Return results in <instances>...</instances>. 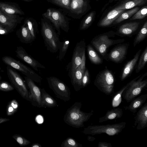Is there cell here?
<instances>
[{
	"instance_id": "obj_25",
	"label": "cell",
	"mask_w": 147,
	"mask_h": 147,
	"mask_svg": "<svg viewBox=\"0 0 147 147\" xmlns=\"http://www.w3.org/2000/svg\"><path fill=\"white\" fill-rule=\"evenodd\" d=\"M147 99V94L141 95L135 98L128 106L125 107V109L128 110L132 113H136L137 109L140 107Z\"/></svg>"
},
{
	"instance_id": "obj_36",
	"label": "cell",
	"mask_w": 147,
	"mask_h": 147,
	"mask_svg": "<svg viewBox=\"0 0 147 147\" xmlns=\"http://www.w3.org/2000/svg\"><path fill=\"white\" fill-rule=\"evenodd\" d=\"M70 41L68 40L65 39L63 41L60 42L59 49V53L58 59L60 61L62 60L65 56L68 50Z\"/></svg>"
},
{
	"instance_id": "obj_15",
	"label": "cell",
	"mask_w": 147,
	"mask_h": 147,
	"mask_svg": "<svg viewBox=\"0 0 147 147\" xmlns=\"http://www.w3.org/2000/svg\"><path fill=\"white\" fill-rule=\"evenodd\" d=\"M86 69V56L84 53L81 64L70 77L72 85L76 91H79L82 88V80Z\"/></svg>"
},
{
	"instance_id": "obj_20",
	"label": "cell",
	"mask_w": 147,
	"mask_h": 147,
	"mask_svg": "<svg viewBox=\"0 0 147 147\" xmlns=\"http://www.w3.org/2000/svg\"><path fill=\"white\" fill-rule=\"evenodd\" d=\"M125 11V10H118L113 9L98 21L97 24V26L102 27L110 26L114 21Z\"/></svg>"
},
{
	"instance_id": "obj_37",
	"label": "cell",
	"mask_w": 147,
	"mask_h": 147,
	"mask_svg": "<svg viewBox=\"0 0 147 147\" xmlns=\"http://www.w3.org/2000/svg\"><path fill=\"white\" fill-rule=\"evenodd\" d=\"M49 3L59 6L66 11L69 9L71 0H47Z\"/></svg>"
},
{
	"instance_id": "obj_28",
	"label": "cell",
	"mask_w": 147,
	"mask_h": 147,
	"mask_svg": "<svg viewBox=\"0 0 147 147\" xmlns=\"http://www.w3.org/2000/svg\"><path fill=\"white\" fill-rule=\"evenodd\" d=\"M96 15L95 11H91L87 14L81 21L79 26L80 30H85L88 29L94 21Z\"/></svg>"
},
{
	"instance_id": "obj_31",
	"label": "cell",
	"mask_w": 147,
	"mask_h": 147,
	"mask_svg": "<svg viewBox=\"0 0 147 147\" xmlns=\"http://www.w3.org/2000/svg\"><path fill=\"white\" fill-rule=\"evenodd\" d=\"M133 80L134 79L116 93L112 100L111 104L112 107L113 108L117 107L122 102V96L123 93Z\"/></svg>"
},
{
	"instance_id": "obj_23",
	"label": "cell",
	"mask_w": 147,
	"mask_h": 147,
	"mask_svg": "<svg viewBox=\"0 0 147 147\" xmlns=\"http://www.w3.org/2000/svg\"><path fill=\"white\" fill-rule=\"evenodd\" d=\"M16 35L22 43H30L34 40L27 25L24 23L16 32Z\"/></svg>"
},
{
	"instance_id": "obj_40",
	"label": "cell",
	"mask_w": 147,
	"mask_h": 147,
	"mask_svg": "<svg viewBox=\"0 0 147 147\" xmlns=\"http://www.w3.org/2000/svg\"><path fill=\"white\" fill-rule=\"evenodd\" d=\"M12 137L21 146H26L30 143L29 140L21 135L15 134L12 136Z\"/></svg>"
},
{
	"instance_id": "obj_1",
	"label": "cell",
	"mask_w": 147,
	"mask_h": 147,
	"mask_svg": "<svg viewBox=\"0 0 147 147\" xmlns=\"http://www.w3.org/2000/svg\"><path fill=\"white\" fill-rule=\"evenodd\" d=\"M82 104L80 102L74 103L66 111L63 118L68 125L76 128L84 126V123L87 121L93 115L94 111L86 113L81 110Z\"/></svg>"
},
{
	"instance_id": "obj_35",
	"label": "cell",
	"mask_w": 147,
	"mask_h": 147,
	"mask_svg": "<svg viewBox=\"0 0 147 147\" xmlns=\"http://www.w3.org/2000/svg\"><path fill=\"white\" fill-rule=\"evenodd\" d=\"M19 107V104L16 100L13 99L10 101L7 106V115L11 116L14 114L17 111Z\"/></svg>"
},
{
	"instance_id": "obj_19",
	"label": "cell",
	"mask_w": 147,
	"mask_h": 147,
	"mask_svg": "<svg viewBox=\"0 0 147 147\" xmlns=\"http://www.w3.org/2000/svg\"><path fill=\"white\" fill-rule=\"evenodd\" d=\"M24 18L18 15H7L0 10V24L12 29L14 30L17 24L20 23Z\"/></svg>"
},
{
	"instance_id": "obj_10",
	"label": "cell",
	"mask_w": 147,
	"mask_h": 147,
	"mask_svg": "<svg viewBox=\"0 0 147 147\" xmlns=\"http://www.w3.org/2000/svg\"><path fill=\"white\" fill-rule=\"evenodd\" d=\"M47 79L49 88L53 91L57 97L65 102L71 99L70 89L63 82L53 76L48 77Z\"/></svg>"
},
{
	"instance_id": "obj_52",
	"label": "cell",
	"mask_w": 147,
	"mask_h": 147,
	"mask_svg": "<svg viewBox=\"0 0 147 147\" xmlns=\"http://www.w3.org/2000/svg\"><path fill=\"white\" fill-rule=\"evenodd\" d=\"M1 68L0 66V70H1Z\"/></svg>"
},
{
	"instance_id": "obj_17",
	"label": "cell",
	"mask_w": 147,
	"mask_h": 147,
	"mask_svg": "<svg viewBox=\"0 0 147 147\" xmlns=\"http://www.w3.org/2000/svg\"><path fill=\"white\" fill-rule=\"evenodd\" d=\"M140 24V22H136L123 24L118 27L115 32V35L121 37H131L136 33Z\"/></svg>"
},
{
	"instance_id": "obj_5",
	"label": "cell",
	"mask_w": 147,
	"mask_h": 147,
	"mask_svg": "<svg viewBox=\"0 0 147 147\" xmlns=\"http://www.w3.org/2000/svg\"><path fill=\"white\" fill-rule=\"evenodd\" d=\"M115 82V78L112 72L105 69L97 74L94 84L101 92L107 95H110L113 92Z\"/></svg>"
},
{
	"instance_id": "obj_14",
	"label": "cell",
	"mask_w": 147,
	"mask_h": 147,
	"mask_svg": "<svg viewBox=\"0 0 147 147\" xmlns=\"http://www.w3.org/2000/svg\"><path fill=\"white\" fill-rule=\"evenodd\" d=\"M25 82L29 88V97L32 105L38 108H41V94L40 88L38 86L30 79L24 77Z\"/></svg>"
},
{
	"instance_id": "obj_38",
	"label": "cell",
	"mask_w": 147,
	"mask_h": 147,
	"mask_svg": "<svg viewBox=\"0 0 147 147\" xmlns=\"http://www.w3.org/2000/svg\"><path fill=\"white\" fill-rule=\"evenodd\" d=\"M147 15V6H144L140 9L130 19V20L142 19Z\"/></svg>"
},
{
	"instance_id": "obj_26",
	"label": "cell",
	"mask_w": 147,
	"mask_h": 147,
	"mask_svg": "<svg viewBox=\"0 0 147 147\" xmlns=\"http://www.w3.org/2000/svg\"><path fill=\"white\" fill-rule=\"evenodd\" d=\"M147 0H125L115 7V9L126 10L131 9L137 6L144 5L146 3Z\"/></svg>"
},
{
	"instance_id": "obj_8",
	"label": "cell",
	"mask_w": 147,
	"mask_h": 147,
	"mask_svg": "<svg viewBox=\"0 0 147 147\" xmlns=\"http://www.w3.org/2000/svg\"><path fill=\"white\" fill-rule=\"evenodd\" d=\"M6 69L8 77L12 86L22 98L30 101L29 92L22 76L10 66L8 65Z\"/></svg>"
},
{
	"instance_id": "obj_30",
	"label": "cell",
	"mask_w": 147,
	"mask_h": 147,
	"mask_svg": "<svg viewBox=\"0 0 147 147\" xmlns=\"http://www.w3.org/2000/svg\"><path fill=\"white\" fill-rule=\"evenodd\" d=\"M24 23L27 26L30 34L34 40L38 32V26L37 22L33 18H29L25 20Z\"/></svg>"
},
{
	"instance_id": "obj_39",
	"label": "cell",
	"mask_w": 147,
	"mask_h": 147,
	"mask_svg": "<svg viewBox=\"0 0 147 147\" xmlns=\"http://www.w3.org/2000/svg\"><path fill=\"white\" fill-rule=\"evenodd\" d=\"M61 147H82V144L78 142L74 139L68 137L63 142L61 145Z\"/></svg>"
},
{
	"instance_id": "obj_6",
	"label": "cell",
	"mask_w": 147,
	"mask_h": 147,
	"mask_svg": "<svg viewBox=\"0 0 147 147\" xmlns=\"http://www.w3.org/2000/svg\"><path fill=\"white\" fill-rule=\"evenodd\" d=\"M124 122L106 125H89L85 128L83 131L85 134L92 136L102 134H105L109 136L117 135L121 132L125 127Z\"/></svg>"
},
{
	"instance_id": "obj_18",
	"label": "cell",
	"mask_w": 147,
	"mask_h": 147,
	"mask_svg": "<svg viewBox=\"0 0 147 147\" xmlns=\"http://www.w3.org/2000/svg\"><path fill=\"white\" fill-rule=\"evenodd\" d=\"M141 51V49H140L136 53L134 57L125 65L120 76V79L121 81L124 80L129 76L136 68Z\"/></svg>"
},
{
	"instance_id": "obj_32",
	"label": "cell",
	"mask_w": 147,
	"mask_h": 147,
	"mask_svg": "<svg viewBox=\"0 0 147 147\" xmlns=\"http://www.w3.org/2000/svg\"><path fill=\"white\" fill-rule=\"evenodd\" d=\"M140 9L139 7H136L131 8L127 11L124 12L114 21L112 24L115 25L119 24L123 21L130 18Z\"/></svg>"
},
{
	"instance_id": "obj_3",
	"label": "cell",
	"mask_w": 147,
	"mask_h": 147,
	"mask_svg": "<svg viewBox=\"0 0 147 147\" xmlns=\"http://www.w3.org/2000/svg\"><path fill=\"white\" fill-rule=\"evenodd\" d=\"M41 25V34L47 50L53 53L57 52L60 42L59 35L48 20L44 18H42Z\"/></svg>"
},
{
	"instance_id": "obj_21",
	"label": "cell",
	"mask_w": 147,
	"mask_h": 147,
	"mask_svg": "<svg viewBox=\"0 0 147 147\" xmlns=\"http://www.w3.org/2000/svg\"><path fill=\"white\" fill-rule=\"evenodd\" d=\"M140 130L147 127V103H146L137 113L135 119L134 126Z\"/></svg>"
},
{
	"instance_id": "obj_47",
	"label": "cell",
	"mask_w": 147,
	"mask_h": 147,
	"mask_svg": "<svg viewBox=\"0 0 147 147\" xmlns=\"http://www.w3.org/2000/svg\"><path fill=\"white\" fill-rule=\"evenodd\" d=\"M87 138L88 140L91 141H93L95 139L94 138L90 136H88Z\"/></svg>"
},
{
	"instance_id": "obj_4",
	"label": "cell",
	"mask_w": 147,
	"mask_h": 147,
	"mask_svg": "<svg viewBox=\"0 0 147 147\" xmlns=\"http://www.w3.org/2000/svg\"><path fill=\"white\" fill-rule=\"evenodd\" d=\"M63 10L50 8L42 14L43 18L48 20L52 24L57 34H60V29L66 32L69 29V19Z\"/></svg>"
},
{
	"instance_id": "obj_33",
	"label": "cell",
	"mask_w": 147,
	"mask_h": 147,
	"mask_svg": "<svg viewBox=\"0 0 147 147\" xmlns=\"http://www.w3.org/2000/svg\"><path fill=\"white\" fill-rule=\"evenodd\" d=\"M147 35V21H146L134 39V47H135L137 44L142 41L146 37Z\"/></svg>"
},
{
	"instance_id": "obj_45",
	"label": "cell",
	"mask_w": 147,
	"mask_h": 147,
	"mask_svg": "<svg viewBox=\"0 0 147 147\" xmlns=\"http://www.w3.org/2000/svg\"><path fill=\"white\" fill-rule=\"evenodd\" d=\"M9 119L5 118L0 117V124L9 121Z\"/></svg>"
},
{
	"instance_id": "obj_43",
	"label": "cell",
	"mask_w": 147,
	"mask_h": 147,
	"mask_svg": "<svg viewBox=\"0 0 147 147\" xmlns=\"http://www.w3.org/2000/svg\"><path fill=\"white\" fill-rule=\"evenodd\" d=\"M13 29L0 24V34L5 35L12 32Z\"/></svg>"
},
{
	"instance_id": "obj_41",
	"label": "cell",
	"mask_w": 147,
	"mask_h": 147,
	"mask_svg": "<svg viewBox=\"0 0 147 147\" xmlns=\"http://www.w3.org/2000/svg\"><path fill=\"white\" fill-rule=\"evenodd\" d=\"M14 88L8 82L2 81L0 82V90L8 92L14 90Z\"/></svg>"
},
{
	"instance_id": "obj_2",
	"label": "cell",
	"mask_w": 147,
	"mask_h": 147,
	"mask_svg": "<svg viewBox=\"0 0 147 147\" xmlns=\"http://www.w3.org/2000/svg\"><path fill=\"white\" fill-rule=\"evenodd\" d=\"M115 32L113 31L99 34L92 40L90 43L99 53L102 58L108 61L107 51L109 48L113 45L121 43L125 41L124 39L114 40L110 38L115 36Z\"/></svg>"
},
{
	"instance_id": "obj_7",
	"label": "cell",
	"mask_w": 147,
	"mask_h": 147,
	"mask_svg": "<svg viewBox=\"0 0 147 147\" xmlns=\"http://www.w3.org/2000/svg\"><path fill=\"white\" fill-rule=\"evenodd\" d=\"M147 76L146 72L140 75L134 79L123 93L122 96L127 102L136 98L147 86V79L144 80Z\"/></svg>"
},
{
	"instance_id": "obj_49",
	"label": "cell",
	"mask_w": 147,
	"mask_h": 147,
	"mask_svg": "<svg viewBox=\"0 0 147 147\" xmlns=\"http://www.w3.org/2000/svg\"><path fill=\"white\" fill-rule=\"evenodd\" d=\"M114 0H109V2L110 3H111Z\"/></svg>"
},
{
	"instance_id": "obj_9",
	"label": "cell",
	"mask_w": 147,
	"mask_h": 147,
	"mask_svg": "<svg viewBox=\"0 0 147 147\" xmlns=\"http://www.w3.org/2000/svg\"><path fill=\"white\" fill-rule=\"evenodd\" d=\"M2 60L5 64L21 72L26 76L34 82L38 83L41 82L42 79L40 76L20 61L8 56H3L2 57Z\"/></svg>"
},
{
	"instance_id": "obj_13",
	"label": "cell",
	"mask_w": 147,
	"mask_h": 147,
	"mask_svg": "<svg viewBox=\"0 0 147 147\" xmlns=\"http://www.w3.org/2000/svg\"><path fill=\"white\" fill-rule=\"evenodd\" d=\"M129 46L128 43L118 44L108 54V61L117 63H121L126 58Z\"/></svg>"
},
{
	"instance_id": "obj_44",
	"label": "cell",
	"mask_w": 147,
	"mask_h": 147,
	"mask_svg": "<svg viewBox=\"0 0 147 147\" xmlns=\"http://www.w3.org/2000/svg\"><path fill=\"white\" fill-rule=\"evenodd\" d=\"M98 147H112L110 143L105 142H99L98 144Z\"/></svg>"
},
{
	"instance_id": "obj_51",
	"label": "cell",
	"mask_w": 147,
	"mask_h": 147,
	"mask_svg": "<svg viewBox=\"0 0 147 147\" xmlns=\"http://www.w3.org/2000/svg\"><path fill=\"white\" fill-rule=\"evenodd\" d=\"M1 76L0 75V80H1Z\"/></svg>"
},
{
	"instance_id": "obj_46",
	"label": "cell",
	"mask_w": 147,
	"mask_h": 147,
	"mask_svg": "<svg viewBox=\"0 0 147 147\" xmlns=\"http://www.w3.org/2000/svg\"><path fill=\"white\" fill-rule=\"evenodd\" d=\"M32 147H41V145L38 143L33 144L31 145Z\"/></svg>"
},
{
	"instance_id": "obj_27",
	"label": "cell",
	"mask_w": 147,
	"mask_h": 147,
	"mask_svg": "<svg viewBox=\"0 0 147 147\" xmlns=\"http://www.w3.org/2000/svg\"><path fill=\"white\" fill-rule=\"evenodd\" d=\"M123 115L122 109L119 108L108 110L105 115L99 118V122L102 123L109 120L116 119L121 118Z\"/></svg>"
},
{
	"instance_id": "obj_48",
	"label": "cell",
	"mask_w": 147,
	"mask_h": 147,
	"mask_svg": "<svg viewBox=\"0 0 147 147\" xmlns=\"http://www.w3.org/2000/svg\"><path fill=\"white\" fill-rule=\"evenodd\" d=\"M25 1H27V2H30L31 1H33V0H23Z\"/></svg>"
},
{
	"instance_id": "obj_12",
	"label": "cell",
	"mask_w": 147,
	"mask_h": 147,
	"mask_svg": "<svg viewBox=\"0 0 147 147\" xmlns=\"http://www.w3.org/2000/svg\"><path fill=\"white\" fill-rule=\"evenodd\" d=\"M86 42L82 40L77 42L74 49L69 68L70 77L81 64L83 55L85 53Z\"/></svg>"
},
{
	"instance_id": "obj_11",
	"label": "cell",
	"mask_w": 147,
	"mask_h": 147,
	"mask_svg": "<svg viewBox=\"0 0 147 147\" xmlns=\"http://www.w3.org/2000/svg\"><path fill=\"white\" fill-rule=\"evenodd\" d=\"M89 0H71L69 9L64 12L73 18L80 19L91 8Z\"/></svg>"
},
{
	"instance_id": "obj_34",
	"label": "cell",
	"mask_w": 147,
	"mask_h": 147,
	"mask_svg": "<svg viewBox=\"0 0 147 147\" xmlns=\"http://www.w3.org/2000/svg\"><path fill=\"white\" fill-rule=\"evenodd\" d=\"M147 61V46L140 55L136 67V72L139 73L141 70L143 69Z\"/></svg>"
},
{
	"instance_id": "obj_29",
	"label": "cell",
	"mask_w": 147,
	"mask_h": 147,
	"mask_svg": "<svg viewBox=\"0 0 147 147\" xmlns=\"http://www.w3.org/2000/svg\"><path fill=\"white\" fill-rule=\"evenodd\" d=\"M88 57L92 63L96 65H99L103 63L102 59L98 55L90 44L87 46Z\"/></svg>"
},
{
	"instance_id": "obj_22",
	"label": "cell",
	"mask_w": 147,
	"mask_h": 147,
	"mask_svg": "<svg viewBox=\"0 0 147 147\" xmlns=\"http://www.w3.org/2000/svg\"><path fill=\"white\" fill-rule=\"evenodd\" d=\"M0 10L8 15H24L18 5L14 3L0 2Z\"/></svg>"
},
{
	"instance_id": "obj_50",
	"label": "cell",
	"mask_w": 147,
	"mask_h": 147,
	"mask_svg": "<svg viewBox=\"0 0 147 147\" xmlns=\"http://www.w3.org/2000/svg\"><path fill=\"white\" fill-rule=\"evenodd\" d=\"M120 0H114L113 1H120Z\"/></svg>"
},
{
	"instance_id": "obj_24",
	"label": "cell",
	"mask_w": 147,
	"mask_h": 147,
	"mask_svg": "<svg viewBox=\"0 0 147 147\" xmlns=\"http://www.w3.org/2000/svg\"><path fill=\"white\" fill-rule=\"evenodd\" d=\"M41 99V107L53 108L57 106L56 100L49 94L47 93L44 88H40Z\"/></svg>"
},
{
	"instance_id": "obj_42",
	"label": "cell",
	"mask_w": 147,
	"mask_h": 147,
	"mask_svg": "<svg viewBox=\"0 0 147 147\" xmlns=\"http://www.w3.org/2000/svg\"><path fill=\"white\" fill-rule=\"evenodd\" d=\"M90 82V78L88 70L86 69L84 75L83 77L82 84V88L86 87Z\"/></svg>"
},
{
	"instance_id": "obj_16",
	"label": "cell",
	"mask_w": 147,
	"mask_h": 147,
	"mask_svg": "<svg viewBox=\"0 0 147 147\" xmlns=\"http://www.w3.org/2000/svg\"><path fill=\"white\" fill-rule=\"evenodd\" d=\"M15 52L17 57L29 65L36 71H38V68H45L43 65L29 55L22 46L17 47Z\"/></svg>"
}]
</instances>
